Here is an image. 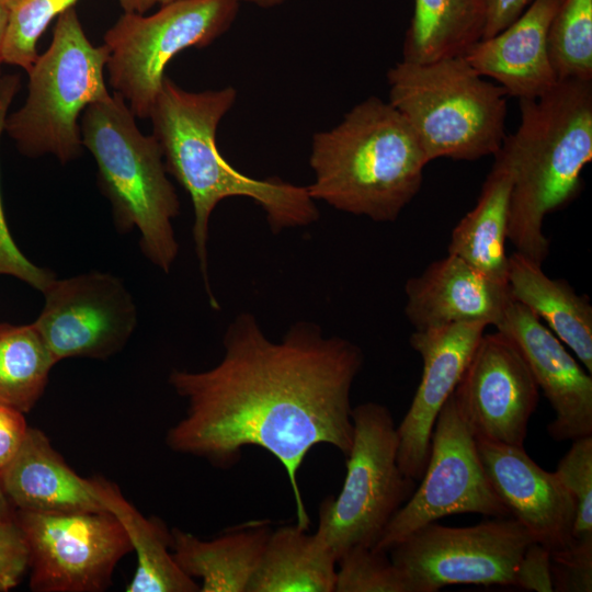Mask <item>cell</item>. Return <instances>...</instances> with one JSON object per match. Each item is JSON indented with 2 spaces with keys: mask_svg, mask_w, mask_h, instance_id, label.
Listing matches in <instances>:
<instances>
[{
  "mask_svg": "<svg viewBox=\"0 0 592 592\" xmlns=\"http://www.w3.org/2000/svg\"><path fill=\"white\" fill-rule=\"evenodd\" d=\"M239 7V0H175L152 14L124 12L104 34L114 93L137 118H149L168 64L179 53L206 47L225 34Z\"/></svg>",
  "mask_w": 592,
  "mask_h": 592,
  "instance_id": "9c48e42d",
  "label": "cell"
},
{
  "mask_svg": "<svg viewBox=\"0 0 592 592\" xmlns=\"http://www.w3.org/2000/svg\"><path fill=\"white\" fill-rule=\"evenodd\" d=\"M56 363L33 322L0 323V403L29 412Z\"/></svg>",
  "mask_w": 592,
  "mask_h": 592,
  "instance_id": "4316f807",
  "label": "cell"
},
{
  "mask_svg": "<svg viewBox=\"0 0 592 592\" xmlns=\"http://www.w3.org/2000/svg\"><path fill=\"white\" fill-rule=\"evenodd\" d=\"M124 12L145 14L156 5H164L175 0H117Z\"/></svg>",
  "mask_w": 592,
  "mask_h": 592,
  "instance_id": "74e56055",
  "label": "cell"
},
{
  "mask_svg": "<svg viewBox=\"0 0 592 592\" xmlns=\"http://www.w3.org/2000/svg\"><path fill=\"white\" fill-rule=\"evenodd\" d=\"M389 103L414 130L429 162L494 156L505 138L506 93L463 56L399 61L387 72Z\"/></svg>",
  "mask_w": 592,
  "mask_h": 592,
  "instance_id": "8992f818",
  "label": "cell"
},
{
  "mask_svg": "<svg viewBox=\"0 0 592 592\" xmlns=\"http://www.w3.org/2000/svg\"><path fill=\"white\" fill-rule=\"evenodd\" d=\"M388 551L354 546L337 561L334 592H412Z\"/></svg>",
  "mask_w": 592,
  "mask_h": 592,
  "instance_id": "f546056e",
  "label": "cell"
},
{
  "mask_svg": "<svg viewBox=\"0 0 592 592\" xmlns=\"http://www.w3.org/2000/svg\"><path fill=\"white\" fill-rule=\"evenodd\" d=\"M421 483L397 511L375 548L388 551L415 530L458 513L510 516L482 468L476 437L453 392L440 410Z\"/></svg>",
  "mask_w": 592,
  "mask_h": 592,
  "instance_id": "8fae6325",
  "label": "cell"
},
{
  "mask_svg": "<svg viewBox=\"0 0 592 592\" xmlns=\"http://www.w3.org/2000/svg\"><path fill=\"white\" fill-rule=\"evenodd\" d=\"M542 266L517 251L509 255V294L546 322L592 374V306L566 281L546 275Z\"/></svg>",
  "mask_w": 592,
  "mask_h": 592,
  "instance_id": "7402d4cb",
  "label": "cell"
},
{
  "mask_svg": "<svg viewBox=\"0 0 592 592\" xmlns=\"http://www.w3.org/2000/svg\"><path fill=\"white\" fill-rule=\"evenodd\" d=\"M223 345L224 355L214 367L170 373L169 384L187 409L168 430L166 443L223 469L237 465L248 446L265 449L284 467L296 524L308 530L298 471L318 444L344 456L350 452L351 389L363 352L307 321L292 325L278 342L270 340L250 312L230 322Z\"/></svg>",
  "mask_w": 592,
  "mask_h": 592,
  "instance_id": "6da1fadb",
  "label": "cell"
},
{
  "mask_svg": "<svg viewBox=\"0 0 592 592\" xmlns=\"http://www.w3.org/2000/svg\"><path fill=\"white\" fill-rule=\"evenodd\" d=\"M15 519L29 545L33 591H103L118 561L133 551L109 511H16Z\"/></svg>",
  "mask_w": 592,
  "mask_h": 592,
  "instance_id": "7c38bea8",
  "label": "cell"
},
{
  "mask_svg": "<svg viewBox=\"0 0 592 592\" xmlns=\"http://www.w3.org/2000/svg\"><path fill=\"white\" fill-rule=\"evenodd\" d=\"M29 567V545L15 515L0 520V592L16 587Z\"/></svg>",
  "mask_w": 592,
  "mask_h": 592,
  "instance_id": "836d02e7",
  "label": "cell"
},
{
  "mask_svg": "<svg viewBox=\"0 0 592 592\" xmlns=\"http://www.w3.org/2000/svg\"><path fill=\"white\" fill-rule=\"evenodd\" d=\"M236 100L234 87L186 91L166 77L149 115L168 174L191 197L195 252L209 305L216 310L219 304L210 288L207 244L210 215L223 200L232 196L253 200L264 210L274 234L309 226L319 218L307 186L280 178H251L221 156L216 132Z\"/></svg>",
  "mask_w": 592,
  "mask_h": 592,
  "instance_id": "7a4b0ae2",
  "label": "cell"
},
{
  "mask_svg": "<svg viewBox=\"0 0 592 592\" xmlns=\"http://www.w3.org/2000/svg\"><path fill=\"white\" fill-rule=\"evenodd\" d=\"M240 2L253 3L261 8H272L282 4L286 0H239Z\"/></svg>",
  "mask_w": 592,
  "mask_h": 592,
  "instance_id": "60d3db41",
  "label": "cell"
},
{
  "mask_svg": "<svg viewBox=\"0 0 592 592\" xmlns=\"http://www.w3.org/2000/svg\"><path fill=\"white\" fill-rule=\"evenodd\" d=\"M20 77L5 75L0 78V140L4 133L5 118L19 92ZM0 275L14 276L31 287L44 292L55 278V274L37 266L18 248L8 228L0 190Z\"/></svg>",
  "mask_w": 592,
  "mask_h": 592,
  "instance_id": "1f68e13d",
  "label": "cell"
},
{
  "mask_svg": "<svg viewBox=\"0 0 592 592\" xmlns=\"http://www.w3.org/2000/svg\"><path fill=\"white\" fill-rule=\"evenodd\" d=\"M353 442L338 497L325 498L315 534L338 559L354 546L375 547L415 480L398 464V434L389 409L378 402L352 408Z\"/></svg>",
  "mask_w": 592,
  "mask_h": 592,
  "instance_id": "ba28073f",
  "label": "cell"
},
{
  "mask_svg": "<svg viewBox=\"0 0 592 592\" xmlns=\"http://www.w3.org/2000/svg\"><path fill=\"white\" fill-rule=\"evenodd\" d=\"M479 458L493 491L533 539L550 556L573 544L576 503L555 473L539 467L524 447L476 439Z\"/></svg>",
  "mask_w": 592,
  "mask_h": 592,
  "instance_id": "2e32d148",
  "label": "cell"
},
{
  "mask_svg": "<svg viewBox=\"0 0 592 592\" xmlns=\"http://www.w3.org/2000/svg\"><path fill=\"white\" fill-rule=\"evenodd\" d=\"M429 163L409 123L371 96L333 128L316 133L307 190L316 201L374 221H394L419 193Z\"/></svg>",
  "mask_w": 592,
  "mask_h": 592,
  "instance_id": "277c9868",
  "label": "cell"
},
{
  "mask_svg": "<svg viewBox=\"0 0 592 592\" xmlns=\"http://www.w3.org/2000/svg\"><path fill=\"white\" fill-rule=\"evenodd\" d=\"M517 588L538 592L554 591L550 554L542 545L533 543L526 550L520 568Z\"/></svg>",
  "mask_w": 592,
  "mask_h": 592,
  "instance_id": "e575fe53",
  "label": "cell"
},
{
  "mask_svg": "<svg viewBox=\"0 0 592 592\" xmlns=\"http://www.w3.org/2000/svg\"><path fill=\"white\" fill-rule=\"evenodd\" d=\"M9 13L10 10L0 4V78L2 77L1 65L3 64V44L9 21Z\"/></svg>",
  "mask_w": 592,
  "mask_h": 592,
  "instance_id": "f35d334b",
  "label": "cell"
},
{
  "mask_svg": "<svg viewBox=\"0 0 592 592\" xmlns=\"http://www.w3.org/2000/svg\"><path fill=\"white\" fill-rule=\"evenodd\" d=\"M136 118L124 99L113 93L82 113L81 141L95 160L98 184L117 230L138 229L144 255L169 273L179 253L172 221L180 201L158 140L143 134Z\"/></svg>",
  "mask_w": 592,
  "mask_h": 592,
  "instance_id": "5b68a950",
  "label": "cell"
},
{
  "mask_svg": "<svg viewBox=\"0 0 592 592\" xmlns=\"http://www.w3.org/2000/svg\"><path fill=\"white\" fill-rule=\"evenodd\" d=\"M23 414L0 403V474L19 452L29 430Z\"/></svg>",
  "mask_w": 592,
  "mask_h": 592,
  "instance_id": "d590c367",
  "label": "cell"
},
{
  "mask_svg": "<svg viewBox=\"0 0 592 592\" xmlns=\"http://www.w3.org/2000/svg\"><path fill=\"white\" fill-rule=\"evenodd\" d=\"M554 591H592V542H577L561 555L550 556Z\"/></svg>",
  "mask_w": 592,
  "mask_h": 592,
  "instance_id": "d6a6232c",
  "label": "cell"
},
{
  "mask_svg": "<svg viewBox=\"0 0 592 592\" xmlns=\"http://www.w3.org/2000/svg\"><path fill=\"white\" fill-rule=\"evenodd\" d=\"M106 511L125 530L137 565L127 592H196L200 585L177 563L170 547V531L156 519L145 517L116 485L102 477L92 478Z\"/></svg>",
  "mask_w": 592,
  "mask_h": 592,
  "instance_id": "d4e9b609",
  "label": "cell"
},
{
  "mask_svg": "<svg viewBox=\"0 0 592 592\" xmlns=\"http://www.w3.org/2000/svg\"><path fill=\"white\" fill-rule=\"evenodd\" d=\"M405 293V314L417 331L474 321L496 326L511 299L508 286L451 253L410 277Z\"/></svg>",
  "mask_w": 592,
  "mask_h": 592,
  "instance_id": "ac0fdd59",
  "label": "cell"
},
{
  "mask_svg": "<svg viewBox=\"0 0 592 592\" xmlns=\"http://www.w3.org/2000/svg\"><path fill=\"white\" fill-rule=\"evenodd\" d=\"M43 294L45 304L33 323L56 362L109 358L126 345L136 329L137 307L113 274L93 271L55 277Z\"/></svg>",
  "mask_w": 592,
  "mask_h": 592,
  "instance_id": "4fadbf2b",
  "label": "cell"
},
{
  "mask_svg": "<svg viewBox=\"0 0 592 592\" xmlns=\"http://www.w3.org/2000/svg\"><path fill=\"white\" fill-rule=\"evenodd\" d=\"M271 532L269 520L234 527L210 540L174 527L170 547L180 568L201 579V592H247Z\"/></svg>",
  "mask_w": 592,
  "mask_h": 592,
  "instance_id": "44dd1931",
  "label": "cell"
},
{
  "mask_svg": "<svg viewBox=\"0 0 592 592\" xmlns=\"http://www.w3.org/2000/svg\"><path fill=\"white\" fill-rule=\"evenodd\" d=\"M536 543L512 516L449 527L429 523L388 551L412 592L452 584L513 585L528 547Z\"/></svg>",
  "mask_w": 592,
  "mask_h": 592,
  "instance_id": "30bf717a",
  "label": "cell"
},
{
  "mask_svg": "<svg viewBox=\"0 0 592 592\" xmlns=\"http://www.w3.org/2000/svg\"><path fill=\"white\" fill-rule=\"evenodd\" d=\"M513 168L501 148L487 175L475 207L454 227L448 253L455 254L486 277L508 286V223Z\"/></svg>",
  "mask_w": 592,
  "mask_h": 592,
  "instance_id": "603a6c76",
  "label": "cell"
},
{
  "mask_svg": "<svg viewBox=\"0 0 592 592\" xmlns=\"http://www.w3.org/2000/svg\"><path fill=\"white\" fill-rule=\"evenodd\" d=\"M0 483L18 511H106L92 478L75 473L39 429L29 428L19 452L0 474Z\"/></svg>",
  "mask_w": 592,
  "mask_h": 592,
  "instance_id": "ffe728a7",
  "label": "cell"
},
{
  "mask_svg": "<svg viewBox=\"0 0 592 592\" xmlns=\"http://www.w3.org/2000/svg\"><path fill=\"white\" fill-rule=\"evenodd\" d=\"M488 327L481 321L454 323L417 331L410 345L423 362L420 384L397 426L398 464L415 481L424 474L431 436L440 410L457 386L480 338Z\"/></svg>",
  "mask_w": 592,
  "mask_h": 592,
  "instance_id": "9a60e30c",
  "label": "cell"
},
{
  "mask_svg": "<svg viewBox=\"0 0 592 592\" xmlns=\"http://www.w3.org/2000/svg\"><path fill=\"white\" fill-rule=\"evenodd\" d=\"M571 442L554 473L576 503L573 540L592 542V435Z\"/></svg>",
  "mask_w": 592,
  "mask_h": 592,
  "instance_id": "4dcf8cb0",
  "label": "cell"
},
{
  "mask_svg": "<svg viewBox=\"0 0 592 592\" xmlns=\"http://www.w3.org/2000/svg\"><path fill=\"white\" fill-rule=\"evenodd\" d=\"M496 330L520 350L555 411L547 431L555 441L592 435V377L525 305L510 299Z\"/></svg>",
  "mask_w": 592,
  "mask_h": 592,
  "instance_id": "e0dca14e",
  "label": "cell"
},
{
  "mask_svg": "<svg viewBox=\"0 0 592 592\" xmlns=\"http://www.w3.org/2000/svg\"><path fill=\"white\" fill-rule=\"evenodd\" d=\"M519 103L520 126L501 147L513 168L508 239L543 265L549 252L544 220L578 194L592 160V80H559Z\"/></svg>",
  "mask_w": 592,
  "mask_h": 592,
  "instance_id": "3957f363",
  "label": "cell"
},
{
  "mask_svg": "<svg viewBox=\"0 0 592 592\" xmlns=\"http://www.w3.org/2000/svg\"><path fill=\"white\" fill-rule=\"evenodd\" d=\"M453 396L476 439L524 447L539 388L505 334H482Z\"/></svg>",
  "mask_w": 592,
  "mask_h": 592,
  "instance_id": "5bb4252c",
  "label": "cell"
},
{
  "mask_svg": "<svg viewBox=\"0 0 592 592\" xmlns=\"http://www.w3.org/2000/svg\"><path fill=\"white\" fill-rule=\"evenodd\" d=\"M559 0H533L508 27L480 39L463 56L480 75L492 78L506 95L536 99L558 81L553 70L547 34Z\"/></svg>",
  "mask_w": 592,
  "mask_h": 592,
  "instance_id": "d6986e66",
  "label": "cell"
},
{
  "mask_svg": "<svg viewBox=\"0 0 592 592\" xmlns=\"http://www.w3.org/2000/svg\"><path fill=\"white\" fill-rule=\"evenodd\" d=\"M337 558L297 524L272 530L247 592H334Z\"/></svg>",
  "mask_w": 592,
  "mask_h": 592,
  "instance_id": "cb8c5ba5",
  "label": "cell"
},
{
  "mask_svg": "<svg viewBox=\"0 0 592 592\" xmlns=\"http://www.w3.org/2000/svg\"><path fill=\"white\" fill-rule=\"evenodd\" d=\"M402 60L430 64L464 56L482 39L487 24L486 0H413Z\"/></svg>",
  "mask_w": 592,
  "mask_h": 592,
  "instance_id": "484cf974",
  "label": "cell"
},
{
  "mask_svg": "<svg viewBox=\"0 0 592 592\" xmlns=\"http://www.w3.org/2000/svg\"><path fill=\"white\" fill-rule=\"evenodd\" d=\"M79 0H22L10 10L3 44V62L30 70L37 42L57 18Z\"/></svg>",
  "mask_w": 592,
  "mask_h": 592,
  "instance_id": "f1b7e54d",
  "label": "cell"
},
{
  "mask_svg": "<svg viewBox=\"0 0 592 592\" xmlns=\"http://www.w3.org/2000/svg\"><path fill=\"white\" fill-rule=\"evenodd\" d=\"M557 80H592V0H559L547 34Z\"/></svg>",
  "mask_w": 592,
  "mask_h": 592,
  "instance_id": "83f0119b",
  "label": "cell"
},
{
  "mask_svg": "<svg viewBox=\"0 0 592 592\" xmlns=\"http://www.w3.org/2000/svg\"><path fill=\"white\" fill-rule=\"evenodd\" d=\"M107 59L106 46L89 41L76 7L57 18L50 45L27 71L24 103L5 118L4 133L22 155H52L62 164L81 155L80 117L111 95Z\"/></svg>",
  "mask_w": 592,
  "mask_h": 592,
  "instance_id": "52a82bcc",
  "label": "cell"
},
{
  "mask_svg": "<svg viewBox=\"0 0 592 592\" xmlns=\"http://www.w3.org/2000/svg\"><path fill=\"white\" fill-rule=\"evenodd\" d=\"M533 0H486L487 24L483 38H489L513 23Z\"/></svg>",
  "mask_w": 592,
  "mask_h": 592,
  "instance_id": "8d00e7d4",
  "label": "cell"
},
{
  "mask_svg": "<svg viewBox=\"0 0 592 592\" xmlns=\"http://www.w3.org/2000/svg\"><path fill=\"white\" fill-rule=\"evenodd\" d=\"M22 0H0V4L5 7L7 9L11 10L16 4H19Z\"/></svg>",
  "mask_w": 592,
  "mask_h": 592,
  "instance_id": "b9f144b4",
  "label": "cell"
},
{
  "mask_svg": "<svg viewBox=\"0 0 592 592\" xmlns=\"http://www.w3.org/2000/svg\"><path fill=\"white\" fill-rule=\"evenodd\" d=\"M11 504L9 502V500L7 499L3 490H2V487H1V483H0V520H3V519H8V517H11L13 516V513L11 511Z\"/></svg>",
  "mask_w": 592,
  "mask_h": 592,
  "instance_id": "ab89813d",
  "label": "cell"
}]
</instances>
